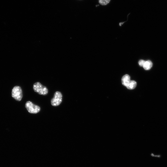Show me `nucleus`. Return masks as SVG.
Returning a JSON list of instances; mask_svg holds the SVG:
<instances>
[{
    "label": "nucleus",
    "mask_w": 167,
    "mask_h": 167,
    "mask_svg": "<svg viewBox=\"0 0 167 167\" xmlns=\"http://www.w3.org/2000/svg\"><path fill=\"white\" fill-rule=\"evenodd\" d=\"M33 89L36 92L43 95H47L48 92L47 88L39 82L34 84L33 85Z\"/></svg>",
    "instance_id": "f257e3e1"
},
{
    "label": "nucleus",
    "mask_w": 167,
    "mask_h": 167,
    "mask_svg": "<svg viewBox=\"0 0 167 167\" xmlns=\"http://www.w3.org/2000/svg\"><path fill=\"white\" fill-rule=\"evenodd\" d=\"M25 106L30 113H36L40 110V107L39 106L34 104L30 101L27 102Z\"/></svg>",
    "instance_id": "f03ea898"
},
{
    "label": "nucleus",
    "mask_w": 167,
    "mask_h": 167,
    "mask_svg": "<svg viewBox=\"0 0 167 167\" xmlns=\"http://www.w3.org/2000/svg\"><path fill=\"white\" fill-rule=\"evenodd\" d=\"M12 96L17 101L21 100L23 96L22 92L20 87L15 86L13 88L12 91Z\"/></svg>",
    "instance_id": "7ed1b4c3"
},
{
    "label": "nucleus",
    "mask_w": 167,
    "mask_h": 167,
    "mask_svg": "<svg viewBox=\"0 0 167 167\" xmlns=\"http://www.w3.org/2000/svg\"><path fill=\"white\" fill-rule=\"evenodd\" d=\"M62 101V95L61 93L57 91L54 93L53 98L51 100V104L53 106H58L61 103Z\"/></svg>",
    "instance_id": "20e7f679"
},
{
    "label": "nucleus",
    "mask_w": 167,
    "mask_h": 167,
    "mask_svg": "<svg viewBox=\"0 0 167 167\" xmlns=\"http://www.w3.org/2000/svg\"><path fill=\"white\" fill-rule=\"evenodd\" d=\"M130 77L127 74L123 75L122 78V82L123 85L126 87L130 81Z\"/></svg>",
    "instance_id": "39448f33"
},
{
    "label": "nucleus",
    "mask_w": 167,
    "mask_h": 167,
    "mask_svg": "<svg viewBox=\"0 0 167 167\" xmlns=\"http://www.w3.org/2000/svg\"><path fill=\"white\" fill-rule=\"evenodd\" d=\"M152 66V63L150 60H147L145 61V62L143 66V68L146 70H150Z\"/></svg>",
    "instance_id": "423d86ee"
},
{
    "label": "nucleus",
    "mask_w": 167,
    "mask_h": 167,
    "mask_svg": "<svg viewBox=\"0 0 167 167\" xmlns=\"http://www.w3.org/2000/svg\"><path fill=\"white\" fill-rule=\"evenodd\" d=\"M136 82L134 80H131L128 85L126 87L129 89H133L136 87Z\"/></svg>",
    "instance_id": "0eeeda50"
},
{
    "label": "nucleus",
    "mask_w": 167,
    "mask_h": 167,
    "mask_svg": "<svg viewBox=\"0 0 167 167\" xmlns=\"http://www.w3.org/2000/svg\"><path fill=\"white\" fill-rule=\"evenodd\" d=\"M110 0H99L100 4L102 5H105L109 3Z\"/></svg>",
    "instance_id": "6e6552de"
},
{
    "label": "nucleus",
    "mask_w": 167,
    "mask_h": 167,
    "mask_svg": "<svg viewBox=\"0 0 167 167\" xmlns=\"http://www.w3.org/2000/svg\"><path fill=\"white\" fill-rule=\"evenodd\" d=\"M145 61L143 60H140L138 62L139 65L141 66H143L145 62Z\"/></svg>",
    "instance_id": "1a4fd4ad"
},
{
    "label": "nucleus",
    "mask_w": 167,
    "mask_h": 167,
    "mask_svg": "<svg viewBox=\"0 0 167 167\" xmlns=\"http://www.w3.org/2000/svg\"><path fill=\"white\" fill-rule=\"evenodd\" d=\"M99 6V5H97L96 6Z\"/></svg>",
    "instance_id": "9d476101"
}]
</instances>
